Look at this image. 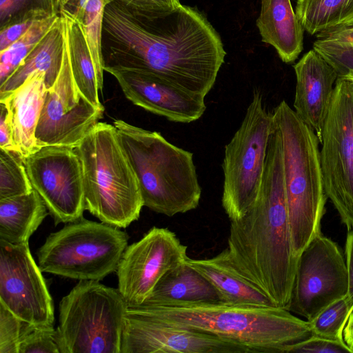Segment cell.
I'll list each match as a JSON object with an SVG mask.
<instances>
[{
    "label": "cell",
    "instance_id": "1",
    "mask_svg": "<svg viewBox=\"0 0 353 353\" xmlns=\"http://www.w3.org/2000/svg\"><path fill=\"white\" fill-rule=\"evenodd\" d=\"M103 68L152 74L205 97L226 52L219 33L196 9L181 5L164 16H135L111 1L105 8Z\"/></svg>",
    "mask_w": 353,
    "mask_h": 353
},
{
    "label": "cell",
    "instance_id": "2",
    "mask_svg": "<svg viewBox=\"0 0 353 353\" xmlns=\"http://www.w3.org/2000/svg\"><path fill=\"white\" fill-rule=\"evenodd\" d=\"M223 251L233 268L275 307L288 309L299 258L292 250L282 139L276 122L268 139L258 198L243 217L230 221Z\"/></svg>",
    "mask_w": 353,
    "mask_h": 353
},
{
    "label": "cell",
    "instance_id": "3",
    "mask_svg": "<svg viewBox=\"0 0 353 353\" xmlns=\"http://www.w3.org/2000/svg\"><path fill=\"white\" fill-rule=\"evenodd\" d=\"M133 307L160 321L241 344L251 353H276L281 345L312 336L308 321L299 319L286 309L274 306L214 303Z\"/></svg>",
    "mask_w": 353,
    "mask_h": 353
},
{
    "label": "cell",
    "instance_id": "4",
    "mask_svg": "<svg viewBox=\"0 0 353 353\" xmlns=\"http://www.w3.org/2000/svg\"><path fill=\"white\" fill-rule=\"evenodd\" d=\"M113 124L138 179L144 206L168 216L196 209L201 188L193 154L158 132L121 119Z\"/></svg>",
    "mask_w": 353,
    "mask_h": 353
},
{
    "label": "cell",
    "instance_id": "5",
    "mask_svg": "<svg viewBox=\"0 0 353 353\" xmlns=\"http://www.w3.org/2000/svg\"><path fill=\"white\" fill-rule=\"evenodd\" d=\"M281 135L286 203L294 254L318 235L325 212L326 196L319 139L288 104L282 101L272 112Z\"/></svg>",
    "mask_w": 353,
    "mask_h": 353
},
{
    "label": "cell",
    "instance_id": "6",
    "mask_svg": "<svg viewBox=\"0 0 353 353\" xmlns=\"http://www.w3.org/2000/svg\"><path fill=\"white\" fill-rule=\"evenodd\" d=\"M75 149L83 169L85 210L119 228L137 220L144 206L140 185L114 125L97 123Z\"/></svg>",
    "mask_w": 353,
    "mask_h": 353
},
{
    "label": "cell",
    "instance_id": "7",
    "mask_svg": "<svg viewBox=\"0 0 353 353\" xmlns=\"http://www.w3.org/2000/svg\"><path fill=\"white\" fill-rule=\"evenodd\" d=\"M128 305L118 288L81 280L59 305L61 353H121Z\"/></svg>",
    "mask_w": 353,
    "mask_h": 353
},
{
    "label": "cell",
    "instance_id": "8",
    "mask_svg": "<svg viewBox=\"0 0 353 353\" xmlns=\"http://www.w3.org/2000/svg\"><path fill=\"white\" fill-rule=\"evenodd\" d=\"M128 236L117 227L81 218L52 232L37 252L43 272L101 281L117 270Z\"/></svg>",
    "mask_w": 353,
    "mask_h": 353
},
{
    "label": "cell",
    "instance_id": "9",
    "mask_svg": "<svg viewBox=\"0 0 353 353\" xmlns=\"http://www.w3.org/2000/svg\"><path fill=\"white\" fill-rule=\"evenodd\" d=\"M273 125L272 113L255 89L239 128L225 146L221 203L230 221L243 217L258 198Z\"/></svg>",
    "mask_w": 353,
    "mask_h": 353
},
{
    "label": "cell",
    "instance_id": "10",
    "mask_svg": "<svg viewBox=\"0 0 353 353\" xmlns=\"http://www.w3.org/2000/svg\"><path fill=\"white\" fill-rule=\"evenodd\" d=\"M320 160L325 192L353 230V83L337 78L325 121Z\"/></svg>",
    "mask_w": 353,
    "mask_h": 353
},
{
    "label": "cell",
    "instance_id": "11",
    "mask_svg": "<svg viewBox=\"0 0 353 353\" xmlns=\"http://www.w3.org/2000/svg\"><path fill=\"white\" fill-rule=\"evenodd\" d=\"M33 189L37 192L54 224L83 217L85 192L83 169L76 149L49 145L25 159Z\"/></svg>",
    "mask_w": 353,
    "mask_h": 353
},
{
    "label": "cell",
    "instance_id": "12",
    "mask_svg": "<svg viewBox=\"0 0 353 353\" xmlns=\"http://www.w3.org/2000/svg\"><path fill=\"white\" fill-rule=\"evenodd\" d=\"M346 263L338 245L321 234L299 257L288 310L312 319L347 293Z\"/></svg>",
    "mask_w": 353,
    "mask_h": 353
},
{
    "label": "cell",
    "instance_id": "13",
    "mask_svg": "<svg viewBox=\"0 0 353 353\" xmlns=\"http://www.w3.org/2000/svg\"><path fill=\"white\" fill-rule=\"evenodd\" d=\"M104 108L91 103L78 89L65 46L59 76L47 90L37 123L38 147L49 145L75 148L103 117Z\"/></svg>",
    "mask_w": 353,
    "mask_h": 353
},
{
    "label": "cell",
    "instance_id": "14",
    "mask_svg": "<svg viewBox=\"0 0 353 353\" xmlns=\"http://www.w3.org/2000/svg\"><path fill=\"white\" fill-rule=\"evenodd\" d=\"M188 257L187 246L165 228L153 227L128 245L116 270L118 290L128 306L142 305L160 279Z\"/></svg>",
    "mask_w": 353,
    "mask_h": 353
},
{
    "label": "cell",
    "instance_id": "15",
    "mask_svg": "<svg viewBox=\"0 0 353 353\" xmlns=\"http://www.w3.org/2000/svg\"><path fill=\"white\" fill-rule=\"evenodd\" d=\"M29 245L0 240V303L24 322L53 325L54 305Z\"/></svg>",
    "mask_w": 353,
    "mask_h": 353
},
{
    "label": "cell",
    "instance_id": "16",
    "mask_svg": "<svg viewBox=\"0 0 353 353\" xmlns=\"http://www.w3.org/2000/svg\"><path fill=\"white\" fill-rule=\"evenodd\" d=\"M121 353H251L245 346L208 333L172 325L127 308Z\"/></svg>",
    "mask_w": 353,
    "mask_h": 353
},
{
    "label": "cell",
    "instance_id": "17",
    "mask_svg": "<svg viewBox=\"0 0 353 353\" xmlns=\"http://www.w3.org/2000/svg\"><path fill=\"white\" fill-rule=\"evenodd\" d=\"M103 70L114 77L125 97L134 104L169 121L189 123L200 119L206 110L205 97L152 74L115 67Z\"/></svg>",
    "mask_w": 353,
    "mask_h": 353
},
{
    "label": "cell",
    "instance_id": "18",
    "mask_svg": "<svg viewBox=\"0 0 353 353\" xmlns=\"http://www.w3.org/2000/svg\"><path fill=\"white\" fill-rule=\"evenodd\" d=\"M293 68L296 78L294 111L315 132L321 143L338 74L314 49L306 52Z\"/></svg>",
    "mask_w": 353,
    "mask_h": 353
},
{
    "label": "cell",
    "instance_id": "19",
    "mask_svg": "<svg viewBox=\"0 0 353 353\" xmlns=\"http://www.w3.org/2000/svg\"><path fill=\"white\" fill-rule=\"evenodd\" d=\"M45 80L43 72H34L0 99L8 110L15 146L25 159L39 149L35 132L47 92Z\"/></svg>",
    "mask_w": 353,
    "mask_h": 353
},
{
    "label": "cell",
    "instance_id": "20",
    "mask_svg": "<svg viewBox=\"0 0 353 353\" xmlns=\"http://www.w3.org/2000/svg\"><path fill=\"white\" fill-rule=\"evenodd\" d=\"M256 26L262 41L273 46L283 62L298 58L303 48L304 29L290 0H261Z\"/></svg>",
    "mask_w": 353,
    "mask_h": 353
},
{
    "label": "cell",
    "instance_id": "21",
    "mask_svg": "<svg viewBox=\"0 0 353 353\" xmlns=\"http://www.w3.org/2000/svg\"><path fill=\"white\" fill-rule=\"evenodd\" d=\"M185 261L212 284L221 303L232 305L275 307L263 292L233 268L223 250L211 258L188 257Z\"/></svg>",
    "mask_w": 353,
    "mask_h": 353
},
{
    "label": "cell",
    "instance_id": "22",
    "mask_svg": "<svg viewBox=\"0 0 353 353\" xmlns=\"http://www.w3.org/2000/svg\"><path fill=\"white\" fill-rule=\"evenodd\" d=\"M214 303H221L215 288L185 261L168 271L160 279L142 305L154 306Z\"/></svg>",
    "mask_w": 353,
    "mask_h": 353
},
{
    "label": "cell",
    "instance_id": "23",
    "mask_svg": "<svg viewBox=\"0 0 353 353\" xmlns=\"http://www.w3.org/2000/svg\"><path fill=\"white\" fill-rule=\"evenodd\" d=\"M64 49V21L60 15L17 70L0 85V99L19 88L29 76L37 72L45 74L47 90L51 88L60 72Z\"/></svg>",
    "mask_w": 353,
    "mask_h": 353
},
{
    "label": "cell",
    "instance_id": "24",
    "mask_svg": "<svg viewBox=\"0 0 353 353\" xmlns=\"http://www.w3.org/2000/svg\"><path fill=\"white\" fill-rule=\"evenodd\" d=\"M48 211L34 190L23 195L0 199V240L14 245L28 243Z\"/></svg>",
    "mask_w": 353,
    "mask_h": 353
},
{
    "label": "cell",
    "instance_id": "25",
    "mask_svg": "<svg viewBox=\"0 0 353 353\" xmlns=\"http://www.w3.org/2000/svg\"><path fill=\"white\" fill-rule=\"evenodd\" d=\"M60 15L63 18L65 46L75 83L91 103L104 108L99 101L96 67L83 30L70 12L61 10Z\"/></svg>",
    "mask_w": 353,
    "mask_h": 353
},
{
    "label": "cell",
    "instance_id": "26",
    "mask_svg": "<svg viewBox=\"0 0 353 353\" xmlns=\"http://www.w3.org/2000/svg\"><path fill=\"white\" fill-rule=\"evenodd\" d=\"M296 15L311 35L353 19V0H297Z\"/></svg>",
    "mask_w": 353,
    "mask_h": 353
},
{
    "label": "cell",
    "instance_id": "27",
    "mask_svg": "<svg viewBox=\"0 0 353 353\" xmlns=\"http://www.w3.org/2000/svg\"><path fill=\"white\" fill-rule=\"evenodd\" d=\"M112 0H79L65 10L79 22L96 67L100 91L103 83V23L105 6Z\"/></svg>",
    "mask_w": 353,
    "mask_h": 353
},
{
    "label": "cell",
    "instance_id": "28",
    "mask_svg": "<svg viewBox=\"0 0 353 353\" xmlns=\"http://www.w3.org/2000/svg\"><path fill=\"white\" fill-rule=\"evenodd\" d=\"M60 15L44 18L6 49L0 51V85L20 65Z\"/></svg>",
    "mask_w": 353,
    "mask_h": 353
},
{
    "label": "cell",
    "instance_id": "29",
    "mask_svg": "<svg viewBox=\"0 0 353 353\" xmlns=\"http://www.w3.org/2000/svg\"><path fill=\"white\" fill-rule=\"evenodd\" d=\"M33 190L25 158L18 151L0 148V199L28 194Z\"/></svg>",
    "mask_w": 353,
    "mask_h": 353
},
{
    "label": "cell",
    "instance_id": "30",
    "mask_svg": "<svg viewBox=\"0 0 353 353\" xmlns=\"http://www.w3.org/2000/svg\"><path fill=\"white\" fill-rule=\"evenodd\" d=\"M352 306L347 294L329 305L308 321L312 335L344 342L343 330Z\"/></svg>",
    "mask_w": 353,
    "mask_h": 353
},
{
    "label": "cell",
    "instance_id": "31",
    "mask_svg": "<svg viewBox=\"0 0 353 353\" xmlns=\"http://www.w3.org/2000/svg\"><path fill=\"white\" fill-rule=\"evenodd\" d=\"M59 0H0V28L30 17L60 15Z\"/></svg>",
    "mask_w": 353,
    "mask_h": 353
},
{
    "label": "cell",
    "instance_id": "32",
    "mask_svg": "<svg viewBox=\"0 0 353 353\" xmlns=\"http://www.w3.org/2000/svg\"><path fill=\"white\" fill-rule=\"evenodd\" d=\"M53 325H35L24 322L19 353H61Z\"/></svg>",
    "mask_w": 353,
    "mask_h": 353
},
{
    "label": "cell",
    "instance_id": "33",
    "mask_svg": "<svg viewBox=\"0 0 353 353\" xmlns=\"http://www.w3.org/2000/svg\"><path fill=\"white\" fill-rule=\"evenodd\" d=\"M276 353H352L345 344L312 335L301 341L279 347Z\"/></svg>",
    "mask_w": 353,
    "mask_h": 353
},
{
    "label": "cell",
    "instance_id": "34",
    "mask_svg": "<svg viewBox=\"0 0 353 353\" xmlns=\"http://www.w3.org/2000/svg\"><path fill=\"white\" fill-rule=\"evenodd\" d=\"M135 16L152 19L178 9L180 0H112Z\"/></svg>",
    "mask_w": 353,
    "mask_h": 353
},
{
    "label": "cell",
    "instance_id": "35",
    "mask_svg": "<svg viewBox=\"0 0 353 353\" xmlns=\"http://www.w3.org/2000/svg\"><path fill=\"white\" fill-rule=\"evenodd\" d=\"M23 323L0 303V353H19Z\"/></svg>",
    "mask_w": 353,
    "mask_h": 353
},
{
    "label": "cell",
    "instance_id": "36",
    "mask_svg": "<svg viewBox=\"0 0 353 353\" xmlns=\"http://www.w3.org/2000/svg\"><path fill=\"white\" fill-rule=\"evenodd\" d=\"M44 18L46 17H30L0 28V51L9 47L27 32L34 24Z\"/></svg>",
    "mask_w": 353,
    "mask_h": 353
},
{
    "label": "cell",
    "instance_id": "37",
    "mask_svg": "<svg viewBox=\"0 0 353 353\" xmlns=\"http://www.w3.org/2000/svg\"><path fill=\"white\" fill-rule=\"evenodd\" d=\"M0 148L18 151L13 139V132L8 110L4 103L0 101Z\"/></svg>",
    "mask_w": 353,
    "mask_h": 353
},
{
    "label": "cell",
    "instance_id": "38",
    "mask_svg": "<svg viewBox=\"0 0 353 353\" xmlns=\"http://www.w3.org/2000/svg\"><path fill=\"white\" fill-rule=\"evenodd\" d=\"M345 263L347 271L348 290L347 296L353 303V230H349L345 241Z\"/></svg>",
    "mask_w": 353,
    "mask_h": 353
},
{
    "label": "cell",
    "instance_id": "39",
    "mask_svg": "<svg viewBox=\"0 0 353 353\" xmlns=\"http://www.w3.org/2000/svg\"><path fill=\"white\" fill-rule=\"evenodd\" d=\"M343 341L353 353V306L343 330Z\"/></svg>",
    "mask_w": 353,
    "mask_h": 353
},
{
    "label": "cell",
    "instance_id": "40",
    "mask_svg": "<svg viewBox=\"0 0 353 353\" xmlns=\"http://www.w3.org/2000/svg\"><path fill=\"white\" fill-rule=\"evenodd\" d=\"M79 0H68V3L65 4V6L63 8L62 10H68L70 8H72Z\"/></svg>",
    "mask_w": 353,
    "mask_h": 353
},
{
    "label": "cell",
    "instance_id": "41",
    "mask_svg": "<svg viewBox=\"0 0 353 353\" xmlns=\"http://www.w3.org/2000/svg\"><path fill=\"white\" fill-rule=\"evenodd\" d=\"M59 1L60 4V8L61 10L65 6V4L68 3V0H59Z\"/></svg>",
    "mask_w": 353,
    "mask_h": 353
},
{
    "label": "cell",
    "instance_id": "42",
    "mask_svg": "<svg viewBox=\"0 0 353 353\" xmlns=\"http://www.w3.org/2000/svg\"><path fill=\"white\" fill-rule=\"evenodd\" d=\"M345 79L353 80V72H352V74L347 79Z\"/></svg>",
    "mask_w": 353,
    "mask_h": 353
},
{
    "label": "cell",
    "instance_id": "43",
    "mask_svg": "<svg viewBox=\"0 0 353 353\" xmlns=\"http://www.w3.org/2000/svg\"><path fill=\"white\" fill-rule=\"evenodd\" d=\"M353 83V80H350Z\"/></svg>",
    "mask_w": 353,
    "mask_h": 353
}]
</instances>
